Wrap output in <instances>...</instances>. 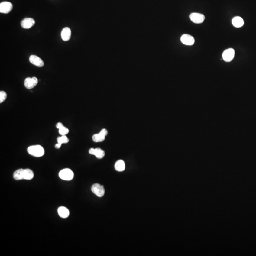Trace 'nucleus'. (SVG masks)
Masks as SVG:
<instances>
[{"instance_id":"14","label":"nucleus","mask_w":256,"mask_h":256,"mask_svg":"<svg viewBox=\"0 0 256 256\" xmlns=\"http://www.w3.org/2000/svg\"><path fill=\"white\" fill-rule=\"evenodd\" d=\"M57 212L58 215L62 218H66L68 217L70 215V211L65 207H60V208H58Z\"/></svg>"},{"instance_id":"2","label":"nucleus","mask_w":256,"mask_h":256,"mask_svg":"<svg viewBox=\"0 0 256 256\" xmlns=\"http://www.w3.org/2000/svg\"><path fill=\"white\" fill-rule=\"evenodd\" d=\"M28 152L35 157H41L45 153L44 148L41 145H33L29 147L27 149Z\"/></svg>"},{"instance_id":"4","label":"nucleus","mask_w":256,"mask_h":256,"mask_svg":"<svg viewBox=\"0 0 256 256\" xmlns=\"http://www.w3.org/2000/svg\"><path fill=\"white\" fill-rule=\"evenodd\" d=\"M91 190L93 193L99 197H102L105 195V188L100 184H95L92 185Z\"/></svg>"},{"instance_id":"23","label":"nucleus","mask_w":256,"mask_h":256,"mask_svg":"<svg viewBox=\"0 0 256 256\" xmlns=\"http://www.w3.org/2000/svg\"><path fill=\"white\" fill-rule=\"evenodd\" d=\"M61 145L62 144H60V143H57V144H56V145H55V147L58 149V148H60Z\"/></svg>"},{"instance_id":"7","label":"nucleus","mask_w":256,"mask_h":256,"mask_svg":"<svg viewBox=\"0 0 256 256\" xmlns=\"http://www.w3.org/2000/svg\"><path fill=\"white\" fill-rule=\"evenodd\" d=\"M235 56V51L233 48H229L223 52L222 54V58L225 62L232 61Z\"/></svg>"},{"instance_id":"1","label":"nucleus","mask_w":256,"mask_h":256,"mask_svg":"<svg viewBox=\"0 0 256 256\" xmlns=\"http://www.w3.org/2000/svg\"><path fill=\"white\" fill-rule=\"evenodd\" d=\"M34 177V173L30 169H20L15 171L13 174V178L16 180L22 179L31 180Z\"/></svg>"},{"instance_id":"16","label":"nucleus","mask_w":256,"mask_h":256,"mask_svg":"<svg viewBox=\"0 0 256 256\" xmlns=\"http://www.w3.org/2000/svg\"><path fill=\"white\" fill-rule=\"evenodd\" d=\"M115 167L116 170L117 171H123L125 170V163L123 160H119L116 162Z\"/></svg>"},{"instance_id":"3","label":"nucleus","mask_w":256,"mask_h":256,"mask_svg":"<svg viewBox=\"0 0 256 256\" xmlns=\"http://www.w3.org/2000/svg\"><path fill=\"white\" fill-rule=\"evenodd\" d=\"M74 173L69 168L62 169L59 173V177L64 180L70 181L74 177Z\"/></svg>"},{"instance_id":"17","label":"nucleus","mask_w":256,"mask_h":256,"mask_svg":"<svg viewBox=\"0 0 256 256\" xmlns=\"http://www.w3.org/2000/svg\"><path fill=\"white\" fill-rule=\"evenodd\" d=\"M92 141L95 142H100L105 141V136L100 132L98 134H96L92 136Z\"/></svg>"},{"instance_id":"13","label":"nucleus","mask_w":256,"mask_h":256,"mask_svg":"<svg viewBox=\"0 0 256 256\" xmlns=\"http://www.w3.org/2000/svg\"><path fill=\"white\" fill-rule=\"evenodd\" d=\"M61 38L65 41H67L70 39L71 36V31L68 27L64 28L61 33Z\"/></svg>"},{"instance_id":"5","label":"nucleus","mask_w":256,"mask_h":256,"mask_svg":"<svg viewBox=\"0 0 256 256\" xmlns=\"http://www.w3.org/2000/svg\"><path fill=\"white\" fill-rule=\"evenodd\" d=\"M190 20L192 22L196 24H200L203 22L205 20V16L204 15L199 13H192L189 16Z\"/></svg>"},{"instance_id":"18","label":"nucleus","mask_w":256,"mask_h":256,"mask_svg":"<svg viewBox=\"0 0 256 256\" xmlns=\"http://www.w3.org/2000/svg\"><path fill=\"white\" fill-rule=\"evenodd\" d=\"M57 143L61 144L67 143L69 142V139L66 135H61V136L57 138Z\"/></svg>"},{"instance_id":"21","label":"nucleus","mask_w":256,"mask_h":256,"mask_svg":"<svg viewBox=\"0 0 256 256\" xmlns=\"http://www.w3.org/2000/svg\"><path fill=\"white\" fill-rule=\"evenodd\" d=\"M100 132H101L102 134H103L105 136H106L107 135V134H108V131L105 129H102Z\"/></svg>"},{"instance_id":"20","label":"nucleus","mask_w":256,"mask_h":256,"mask_svg":"<svg viewBox=\"0 0 256 256\" xmlns=\"http://www.w3.org/2000/svg\"><path fill=\"white\" fill-rule=\"evenodd\" d=\"M6 98L7 94L6 92L2 91L0 92V103H2L5 101Z\"/></svg>"},{"instance_id":"6","label":"nucleus","mask_w":256,"mask_h":256,"mask_svg":"<svg viewBox=\"0 0 256 256\" xmlns=\"http://www.w3.org/2000/svg\"><path fill=\"white\" fill-rule=\"evenodd\" d=\"M38 83V80L36 77H27L24 81V86L28 89L34 88Z\"/></svg>"},{"instance_id":"9","label":"nucleus","mask_w":256,"mask_h":256,"mask_svg":"<svg viewBox=\"0 0 256 256\" xmlns=\"http://www.w3.org/2000/svg\"><path fill=\"white\" fill-rule=\"evenodd\" d=\"M30 62L37 67H41L44 66V63L43 61L39 57L36 55H31L29 58Z\"/></svg>"},{"instance_id":"22","label":"nucleus","mask_w":256,"mask_h":256,"mask_svg":"<svg viewBox=\"0 0 256 256\" xmlns=\"http://www.w3.org/2000/svg\"><path fill=\"white\" fill-rule=\"evenodd\" d=\"M63 126H64V125H63V124L61 122H58L56 125L57 128L58 129H60V128H61Z\"/></svg>"},{"instance_id":"12","label":"nucleus","mask_w":256,"mask_h":256,"mask_svg":"<svg viewBox=\"0 0 256 256\" xmlns=\"http://www.w3.org/2000/svg\"><path fill=\"white\" fill-rule=\"evenodd\" d=\"M35 23L34 19L31 18H27L23 19L21 22V26L23 28L26 29H30Z\"/></svg>"},{"instance_id":"8","label":"nucleus","mask_w":256,"mask_h":256,"mask_svg":"<svg viewBox=\"0 0 256 256\" xmlns=\"http://www.w3.org/2000/svg\"><path fill=\"white\" fill-rule=\"evenodd\" d=\"M13 5L11 2H3L0 3V12L1 13H9L12 10Z\"/></svg>"},{"instance_id":"15","label":"nucleus","mask_w":256,"mask_h":256,"mask_svg":"<svg viewBox=\"0 0 256 256\" xmlns=\"http://www.w3.org/2000/svg\"><path fill=\"white\" fill-rule=\"evenodd\" d=\"M232 23L235 27L240 28L243 26L244 25V21L241 17L237 16L232 19Z\"/></svg>"},{"instance_id":"11","label":"nucleus","mask_w":256,"mask_h":256,"mask_svg":"<svg viewBox=\"0 0 256 256\" xmlns=\"http://www.w3.org/2000/svg\"><path fill=\"white\" fill-rule=\"evenodd\" d=\"M89 153L91 155H95L98 159H102L105 156V152L100 148H91L89 150Z\"/></svg>"},{"instance_id":"10","label":"nucleus","mask_w":256,"mask_h":256,"mask_svg":"<svg viewBox=\"0 0 256 256\" xmlns=\"http://www.w3.org/2000/svg\"><path fill=\"white\" fill-rule=\"evenodd\" d=\"M181 41L186 45L191 46L195 43V39L193 37L188 34H184L181 37Z\"/></svg>"},{"instance_id":"19","label":"nucleus","mask_w":256,"mask_h":256,"mask_svg":"<svg viewBox=\"0 0 256 256\" xmlns=\"http://www.w3.org/2000/svg\"><path fill=\"white\" fill-rule=\"evenodd\" d=\"M58 130H59L58 132L61 135H66V134H68L69 132V130L67 128L65 127L64 126Z\"/></svg>"}]
</instances>
